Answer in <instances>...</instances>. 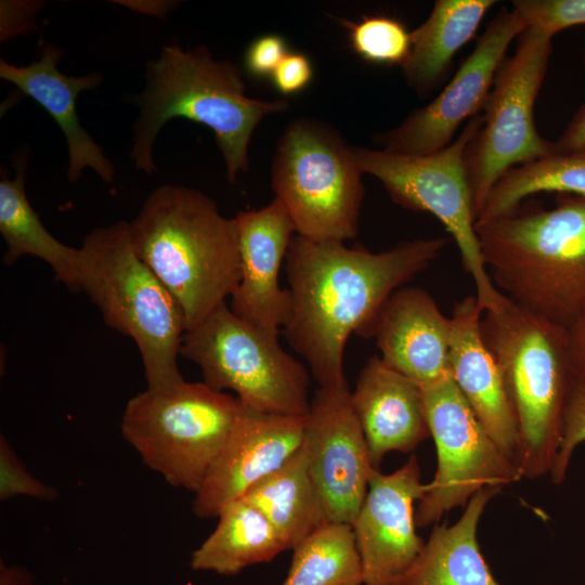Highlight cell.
Returning <instances> with one entry per match:
<instances>
[{
	"label": "cell",
	"mask_w": 585,
	"mask_h": 585,
	"mask_svg": "<svg viewBox=\"0 0 585 585\" xmlns=\"http://www.w3.org/2000/svg\"><path fill=\"white\" fill-rule=\"evenodd\" d=\"M448 238L407 240L380 252L292 237L286 255L290 314L284 334L322 386L346 382L352 334L370 337L388 298L427 269Z\"/></svg>",
	"instance_id": "1"
},
{
	"label": "cell",
	"mask_w": 585,
	"mask_h": 585,
	"mask_svg": "<svg viewBox=\"0 0 585 585\" xmlns=\"http://www.w3.org/2000/svg\"><path fill=\"white\" fill-rule=\"evenodd\" d=\"M146 84L134 98L140 116L134 125L130 156L135 169L153 174L154 143L162 127L173 118H184L208 127L234 183L248 169V147L263 118L288 107L284 100L264 101L245 93L239 67L217 60L205 46L183 50L165 46L156 61L146 66Z\"/></svg>",
	"instance_id": "2"
},
{
	"label": "cell",
	"mask_w": 585,
	"mask_h": 585,
	"mask_svg": "<svg viewBox=\"0 0 585 585\" xmlns=\"http://www.w3.org/2000/svg\"><path fill=\"white\" fill-rule=\"evenodd\" d=\"M494 286L531 313L568 329L585 313V196L476 222Z\"/></svg>",
	"instance_id": "3"
},
{
	"label": "cell",
	"mask_w": 585,
	"mask_h": 585,
	"mask_svg": "<svg viewBox=\"0 0 585 585\" xmlns=\"http://www.w3.org/2000/svg\"><path fill=\"white\" fill-rule=\"evenodd\" d=\"M131 243L180 306L186 330L225 303L239 282L235 219L203 192L165 184L129 222Z\"/></svg>",
	"instance_id": "4"
},
{
	"label": "cell",
	"mask_w": 585,
	"mask_h": 585,
	"mask_svg": "<svg viewBox=\"0 0 585 585\" xmlns=\"http://www.w3.org/2000/svg\"><path fill=\"white\" fill-rule=\"evenodd\" d=\"M480 328L518 421L521 477L549 476L560 445L564 407L577 380L567 329L507 297L498 310L483 312Z\"/></svg>",
	"instance_id": "5"
},
{
	"label": "cell",
	"mask_w": 585,
	"mask_h": 585,
	"mask_svg": "<svg viewBox=\"0 0 585 585\" xmlns=\"http://www.w3.org/2000/svg\"><path fill=\"white\" fill-rule=\"evenodd\" d=\"M78 249L79 291L99 308L109 327L135 342L147 388L184 381L178 366L186 332L183 312L134 250L129 222L92 230Z\"/></svg>",
	"instance_id": "6"
},
{
	"label": "cell",
	"mask_w": 585,
	"mask_h": 585,
	"mask_svg": "<svg viewBox=\"0 0 585 585\" xmlns=\"http://www.w3.org/2000/svg\"><path fill=\"white\" fill-rule=\"evenodd\" d=\"M354 147L326 123L299 118L280 136L271 181L297 235L342 242L358 234L364 185Z\"/></svg>",
	"instance_id": "7"
},
{
	"label": "cell",
	"mask_w": 585,
	"mask_h": 585,
	"mask_svg": "<svg viewBox=\"0 0 585 585\" xmlns=\"http://www.w3.org/2000/svg\"><path fill=\"white\" fill-rule=\"evenodd\" d=\"M237 408V398L184 380L132 396L120 429L150 469L195 494L230 434Z\"/></svg>",
	"instance_id": "8"
},
{
	"label": "cell",
	"mask_w": 585,
	"mask_h": 585,
	"mask_svg": "<svg viewBox=\"0 0 585 585\" xmlns=\"http://www.w3.org/2000/svg\"><path fill=\"white\" fill-rule=\"evenodd\" d=\"M481 123L482 115L470 118L451 144L426 155L365 147H354V155L361 171L379 180L395 204L429 212L443 223L474 283V296L486 312L498 310L506 296L494 286L483 261L466 170V147Z\"/></svg>",
	"instance_id": "9"
},
{
	"label": "cell",
	"mask_w": 585,
	"mask_h": 585,
	"mask_svg": "<svg viewBox=\"0 0 585 585\" xmlns=\"http://www.w3.org/2000/svg\"><path fill=\"white\" fill-rule=\"evenodd\" d=\"M277 337L242 320L225 302L184 333L180 355L197 364L204 382L217 391L232 390L264 412L307 416L308 369Z\"/></svg>",
	"instance_id": "10"
},
{
	"label": "cell",
	"mask_w": 585,
	"mask_h": 585,
	"mask_svg": "<svg viewBox=\"0 0 585 585\" xmlns=\"http://www.w3.org/2000/svg\"><path fill=\"white\" fill-rule=\"evenodd\" d=\"M515 53L498 67L482 123L466 147L465 162L476 220L490 192L511 168L552 153L534 121L552 37L526 27Z\"/></svg>",
	"instance_id": "11"
},
{
	"label": "cell",
	"mask_w": 585,
	"mask_h": 585,
	"mask_svg": "<svg viewBox=\"0 0 585 585\" xmlns=\"http://www.w3.org/2000/svg\"><path fill=\"white\" fill-rule=\"evenodd\" d=\"M422 392L438 466L417 503V528H427L452 509L465 507L485 487L503 489L522 479L518 466L478 420L452 376Z\"/></svg>",
	"instance_id": "12"
},
{
	"label": "cell",
	"mask_w": 585,
	"mask_h": 585,
	"mask_svg": "<svg viewBox=\"0 0 585 585\" xmlns=\"http://www.w3.org/2000/svg\"><path fill=\"white\" fill-rule=\"evenodd\" d=\"M525 28L526 24L514 9L503 8L439 95L398 127L378 135L381 148L426 155L451 144L458 127L484 108L510 42Z\"/></svg>",
	"instance_id": "13"
},
{
	"label": "cell",
	"mask_w": 585,
	"mask_h": 585,
	"mask_svg": "<svg viewBox=\"0 0 585 585\" xmlns=\"http://www.w3.org/2000/svg\"><path fill=\"white\" fill-rule=\"evenodd\" d=\"M302 445L329 521L351 525L376 468L347 381L315 391L306 416Z\"/></svg>",
	"instance_id": "14"
},
{
	"label": "cell",
	"mask_w": 585,
	"mask_h": 585,
	"mask_svg": "<svg viewBox=\"0 0 585 585\" xmlns=\"http://www.w3.org/2000/svg\"><path fill=\"white\" fill-rule=\"evenodd\" d=\"M427 491L415 455L391 473L376 469L352 522L361 559L362 585H394L425 542L416 532L415 503Z\"/></svg>",
	"instance_id": "15"
},
{
	"label": "cell",
	"mask_w": 585,
	"mask_h": 585,
	"mask_svg": "<svg viewBox=\"0 0 585 585\" xmlns=\"http://www.w3.org/2000/svg\"><path fill=\"white\" fill-rule=\"evenodd\" d=\"M304 422L306 416L264 412L238 399L230 434L194 494V515L217 518L224 506L284 465L302 445Z\"/></svg>",
	"instance_id": "16"
},
{
	"label": "cell",
	"mask_w": 585,
	"mask_h": 585,
	"mask_svg": "<svg viewBox=\"0 0 585 585\" xmlns=\"http://www.w3.org/2000/svg\"><path fill=\"white\" fill-rule=\"evenodd\" d=\"M239 282L231 295V310L242 320L278 335L290 314L288 289L278 274L296 232L283 204L274 197L266 206L239 211Z\"/></svg>",
	"instance_id": "17"
},
{
	"label": "cell",
	"mask_w": 585,
	"mask_h": 585,
	"mask_svg": "<svg viewBox=\"0 0 585 585\" xmlns=\"http://www.w3.org/2000/svg\"><path fill=\"white\" fill-rule=\"evenodd\" d=\"M451 317L419 287H401L382 306L370 337L382 362L422 389L451 377Z\"/></svg>",
	"instance_id": "18"
},
{
	"label": "cell",
	"mask_w": 585,
	"mask_h": 585,
	"mask_svg": "<svg viewBox=\"0 0 585 585\" xmlns=\"http://www.w3.org/2000/svg\"><path fill=\"white\" fill-rule=\"evenodd\" d=\"M482 314L474 295L456 302L451 316L450 372L478 420L518 466V421L498 365L483 341Z\"/></svg>",
	"instance_id": "19"
},
{
	"label": "cell",
	"mask_w": 585,
	"mask_h": 585,
	"mask_svg": "<svg viewBox=\"0 0 585 585\" xmlns=\"http://www.w3.org/2000/svg\"><path fill=\"white\" fill-rule=\"evenodd\" d=\"M351 402L376 469L388 453H412L431 437L422 388L379 356L363 366Z\"/></svg>",
	"instance_id": "20"
},
{
	"label": "cell",
	"mask_w": 585,
	"mask_h": 585,
	"mask_svg": "<svg viewBox=\"0 0 585 585\" xmlns=\"http://www.w3.org/2000/svg\"><path fill=\"white\" fill-rule=\"evenodd\" d=\"M62 56L60 47L48 43L42 48L40 58L26 66H16L1 58L0 77L36 101L61 128L68 147L67 174L70 182L79 180L84 169L90 168L104 182L110 183L114 166L83 129L76 109L78 94L95 88L101 81V74L67 76L57 67Z\"/></svg>",
	"instance_id": "21"
},
{
	"label": "cell",
	"mask_w": 585,
	"mask_h": 585,
	"mask_svg": "<svg viewBox=\"0 0 585 585\" xmlns=\"http://www.w3.org/2000/svg\"><path fill=\"white\" fill-rule=\"evenodd\" d=\"M500 490L479 491L454 524L435 525L394 585H500L482 556L477 535L486 505Z\"/></svg>",
	"instance_id": "22"
},
{
	"label": "cell",
	"mask_w": 585,
	"mask_h": 585,
	"mask_svg": "<svg viewBox=\"0 0 585 585\" xmlns=\"http://www.w3.org/2000/svg\"><path fill=\"white\" fill-rule=\"evenodd\" d=\"M493 0H438L427 20L411 31V51L402 65L407 83L419 94L445 76L455 54L474 35Z\"/></svg>",
	"instance_id": "23"
},
{
	"label": "cell",
	"mask_w": 585,
	"mask_h": 585,
	"mask_svg": "<svg viewBox=\"0 0 585 585\" xmlns=\"http://www.w3.org/2000/svg\"><path fill=\"white\" fill-rule=\"evenodd\" d=\"M242 498L265 516L288 550L330 522L310 476L303 445Z\"/></svg>",
	"instance_id": "24"
},
{
	"label": "cell",
	"mask_w": 585,
	"mask_h": 585,
	"mask_svg": "<svg viewBox=\"0 0 585 585\" xmlns=\"http://www.w3.org/2000/svg\"><path fill=\"white\" fill-rule=\"evenodd\" d=\"M217 518L216 529L191 556L195 571L234 575L288 550L265 516L243 498L224 506Z\"/></svg>",
	"instance_id": "25"
},
{
	"label": "cell",
	"mask_w": 585,
	"mask_h": 585,
	"mask_svg": "<svg viewBox=\"0 0 585 585\" xmlns=\"http://www.w3.org/2000/svg\"><path fill=\"white\" fill-rule=\"evenodd\" d=\"M26 165L27 158L18 160L14 179L1 171L0 233L8 248L3 262L12 265L26 255L39 258L51 266L58 282L79 291V249L61 243L42 224L26 196Z\"/></svg>",
	"instance_id": "26"
},
{
	"label": "cell",
	"mask_w": 585,
	"mask_h": 585,
	"mask_svg": "<svg viewBox=\"0 0 585 585\" xmlns=\"http://www.w3.org/2000/svg\"><path fill=\"white\" fill-rule=\"evenodd\" d=\"M541 192L585 196V147L550 153L508 170L490 192L476 222L510 213Z\"/></svg>",
	"instance_id": "27"
},
{
	"label": "cell",
	"mask_w": 585,
	"mask_h": 585,
	"mask_svg": "<svg viewBox=\"0 0 585 585\" xmlns=\"http://www.w3.org/2000/svg\"><path fill=\"white\" fill-rule=\"evenodd\" d=\"M283 585H362L363 573L350 524L328 522L294 549Z\"/></svg>",
	"instance_id": "28"
},
{
	"label": "cell",
	"mask_w": 585,
	"mask_h": 585,
	"mask_svg": "<svg viewBox=\"0 0 585 585\" xmlns=\"http://www.w3.org/2000/svg\"><path fill=\"white\" fill-rule=\"evenodd\" d=\"M352 50L363 60L380 65H403L411 51V31L396 18L364 16L344 22Z\"/></svg>",
	"instance_id": "29"
},
{
	"label": "cell",
	"mask_w": 585,
	"mask_h": 585,
	"mask_svg": "<svg viewBox=\"0 0 585 585\" xmlns=\"http://www.w3.org/2000/svg\"><path fill=\"white\" fill-rule=\"evenodd\" d=\"M511 3L526 27L550 37L571 26L585 25V0H515Z\"/></svg>",
	"instance_id": "30"
},
{
	"label": "cell",
	"mask_w": 585,
	"mask_h": 585,
	"mask_svg": "<svg viewBox=\"0 0 585 585\" xmlns=\"http://www.w3.org/2000/svg\"><path fill=\"white\" fill-rule=\"evenodd\" d=\"M15 496H28L54 502L58 491L32 476L11 447L8 439L0 435V500Z\"/></svg>",
	"instance_id": "31"
},
{
	"label": "cell",
	"mask_w": 585,
	"mask_h": 585,
	"mask_svg": "<svg viewBox=\"0 0 585 585\" xmlns=\"http://www.w3.org/2000/svg\"><path fill=\"white\" fill-rule=\"evenodd\" d=\"M585 442V384L576 380L563 412L561 440L549 473L554 484H561L577 445Z\"/></svg>",
	"instance_id": "32"
},
{
	"label": "cell",
	"mask_w": 585,
	"mask_h": 585,
	"mask_svg": "<svg viewBox=\"0 0 585 585\" xmlns=\"http://www.w3.org/2000/svg\"><path fill=\"white\" fill-rule=\"evenodd\" d=\"M284 38L275 34L260 36L252 40L245 51L244 65L255 78L271 77L288 53Z\"/></svg>",
	"instance_id": "33"
},
{
	"label": "cell",
	"mask_w": 585,
	"mask_h": 585,
	"mask_svg": "<svg viewBox=\"0 0 585 585\" xmlns=\"http://www.w3.org/2000/svg\"><path fill=\"white\" fill-rule=\"evenodd\" d=\"M313 66L303 53L288 52L273 72L271 79L275 89L284 95L302 91L312 80Z\"/></svg>",
	"instance_id": "34"
},
{
	"label": "cell",
	"mask_w": 585,
	"mask_h": 585,
	"mask_svg": "<svg viewBox=\"0 0 585 585\" xmlns=\"http://www.w3.org/2000/svg\"><path fill=\"white\" fill-rule=\"evenodd\" d=\"M552 153H566L585 147V103L576 110L561 135L551 141Z\"/></svg>",
	"instance_id": "35"
},
{
	"label": "cell",
	"mask_w": 585,
	"mask_h": 585,
	"mask_svg": "<svg viewBox=\"0 0 585 585\" xmlns=\"http://www.w3.org/2000/svg\"><path fill=\"white\" fill-rule=\"evenodd\" d=\"M567 335L576 378L585 384V313L567 329Z\"/></svg>",
	"instance_id": "36"
},
{
	"label": "cell",
	"mask_w": 585,
	"mask_h": 585,
	"mask_svg": "<svg viewBox=\"0 0 585 585\" xmlns=\"http://www.w3.org/2000/svg\"><path fill=\"white\" fill-rule=\"evenodd\" d=\"M31 574L17 566L0 564V585H32Z\"/></svg>",
	"instance_id": "37"
},
{
	"label": "cell",
	"mask_w": 585,
	"mask_h": 585,
	"mask_svg": "<svg viewBox=\"0 0 585 585\" xmlns=\"http://www.w3.org/2000/svg\"><path fill=\"white\" fill-rule=\"evenodd\" d=\"M119 3H125V5L138 10L145 14L156 15L162 17L171 9L172 4L170 1H119Z\"/></svg>",
	"instance_id": "38"
},
{
	"label": "cell",
	"mask_w": 585,
	"mask_h": 585,
	"mask_svg": "<svg viewBox=\"0 0 585 585\" xmlns=\"http://www.w3.org/2000/svg\"><path fill=\"white\" fill-rule=\"evenodd\" d=\"M584 57H585V51H584Z\"/></svg>",
	"instance_id": "39"
}]
</instances>
